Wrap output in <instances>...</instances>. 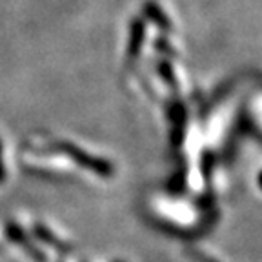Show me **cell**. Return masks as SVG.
Listing matches in <instances>:
<instances>
[{
    "label": "cell",
    "mask_w": 262,
    "mask_h": 262,
    "mask_svg": "<svg viewBox=\"0 0 262 262\" xmlns=\"http://www.w3.org/2000/svg\"><path fill=\"white\" fill-rule=\"evenodd\" d=\"M6 179V169H4V160H2V142H0V182H4Z\"/></svg>",
    "instance_id": "7a4b0ae2"
},
{
    "label": "cell",
    "mask_w": 262,
    "mask_h": 262,
    "mask_svg": "<svg viewBox=\"0 0 262 262\" xmlns=\"http://www.w3.org/2000/svg\"><path fill=\"white\" fill-rule=\"evenodd\" d=\"M260 184H262V177H260Z\"/></svg>",
    "instance_id": "3957f363"
},
{
    "label": "cell",
    "mask_w": 262,
    "mask_h": 262,
    "mask_svg": "<svg viewBox=\"0 0 262 262\" xmlns=\"http://www.w3.org/2000/svg\"><path fill=\"white\" fill-rule=\"evenodd\" d=\"M62 151L68 153V155L71 157V159L75 160L77 164H80V166H84V168H90L91 171L95 173H102V175H107V173H111V166L110 164H106L104 160L100 159H95V157L88 155L86 151H82V149H78V147H75L73 144H60Z\"/></svg>",
    "instance_id": "6da1fadb"
}]
</instances>
